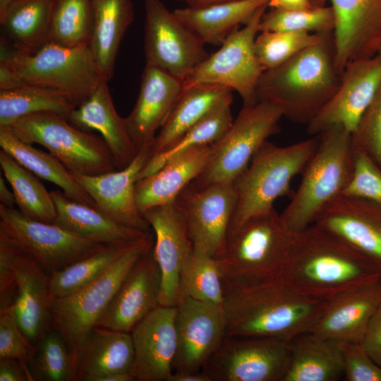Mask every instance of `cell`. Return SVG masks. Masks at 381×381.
<instances>
[{
  "mask_svg": "<svg viewBox=\"0 0 381 381\" xmlns=\"http://www.w3.org/2000/svg\"><path fill=\"white\" fill-rule=\"evenodd\" d=\"M381 279V270L329 231L312 224L294 233L282 281L327 301Z\"/></svg>",
  "mask_w": 381,
  "mask_h": 381,
  "instance_id": "6da1fadb",
  "label": "cell"
},
{
  "mask_svg": "<svg viewBox=\"0 0 381 381\" xmlns=\"http://www.w3.org/2000/svg\"><path fill=\"white\" fill-rule=\"evenodd\" d=\"M335 54L334 31L326 32L318 43L262 72L256 87L258 102L272 103L294 123L308 124L339 86Z\"/></svg>",
  "mask_w": 381,
  "mask_h": 381,
  "instance_id": "7a4b0ae2",
  "label": "cell"
},
{
  "mask_svg": "<svg viewBox=\"0 0 381 381\" xmlns=\"http://www.w3.org/2000/svg\"><path fill=\"white\" fill-rule=\"evenodd\" d=\"M327 303L296 292L282 280L225 290L226 335L291 341L312 329Z\"/></svg>",
  "mask_w": 381,
  "mask_h": 381,
  "instance_id": "3957f363",
  "label": "cell"
},
{
  "mask_svg": "<svg viewBox=\"0 0 381 381\" xmlns=\"http://www.w3.org/2000/svg\"><path fill=\"white\" fill-rule=\"evenodd\" d=\"M293 236L274 208L229 233L214 257L224 291L282 280Z\"/></svg>",
  "mask_w": 381,
  "mask_h": 381,
  "instance_id": "277c9868",
  "label": "cell"
},
{
  "mask_svg": "<svg viewBox=\"0 0 381 381\" xmlns=\"http://www.w3.org/2000/svg\"><path fill=\"white\" fill-rule=\"evenodd\" d=\"M1 82L6 89L38 85L67 93L81 103L103 82L90 47L47 42L37 50H19L1 38Z\"/></svg>",
  "mask_w": 381,
  "mask_h": 381,
  "instance_id": "5b68a950",
  "label": "cell"
},
{
  "mask_svg": "<svg viewBox=\"0 0 381 381\" xmlns=\"http://www.w3.org/2000/svg\"><path fill=\"white\" fill-rule=\"evenodd\" d=\"M318 135V147L301 173L300 184L280 213L292 233L313 224L323 207L341 194L352 175L351 133L337 125Z\"/></svg>",
  "mask_w": 381,
  "mask_h": 381,
  "instance_id": "8992f818",
  "label": "cell"
},
{
  "mask_svg": "<svg viewBox=\"0 0 381 381\" xmlns=\"http://www.w3.org/2000/svg\"><path fill=\"white\" fill-rule=\"evenodd\" d=\"M154 243L150 231L95 281L70 295L52 300V326L66 344L75 375L92 332L133 267Z\"/></svg>",
  "mask_w": 381,
  "mask_h": 381,
  "instance_id": "52a82bcc",
  "label": "cell"
},
{
  "mask_svg": "<svg viewBox=\"0 0 381 381\" xmlns=\"http://www.w3.org/2000/svg\"><path fill=\"white\" fill-rule=\"evenodd\" d=\"M318 143L319 135H315L286 146L268 140L262 144L233 183L237 198L228 234L248 219L272 210L277 198L291 192L292 179L301 174Z\"/></svg>",
  "mask_w": 381,
  "mask_h": 381,
  "instance_id": "ba28073f",
  "label": "cell"
},
{
  "mask_svg": "<svg viewBox=\"0 0 381 381\" xmlns=\"http://www.w3.org/2000/svg\"><path fill=\"white\" fill-rule=\"evenodd\" d=\"M6 127L21 140L46 147L71 172L96 176L118 170L102 138L77 128L61 115L32 114Z\"/></svg>",
  "mask_w": 381,
  "mask_h": 381,
  "instance_id": "9c48e42d",
  "label": "cell"
},
{
  "mask_svg": "<svg viewBox=\"0 0 381 381\" xmlns=\"http://www.w3.org/2000/svg\"><path fill=\"white\" fill-rule=\"evenodd\" d=\"M282 117L281 109L267 101L243 106L225 134L212 143L209 164L192 183L196 186L234 183L262 144L280 131Z\"/></svg>",
  "mask_w": 381,
  "mask_h": 381,
  "instance_id": "30bf717a",
  "label": "cell"
},
{
  "mask_svg": "<svg viewBox=\"0 0 381 381\" xmlns=\"http://www.w3.org/2000/svg\"><path fill=\"white\" fill-rule=\"evenodd\" d=\"M268 4L260 7L241 28L234 30L212 54H210L183 80V88L199 84L218 85L236 90L243 106L258 102L256 87L264 71L254 51L255 40Z\"/></svg>",
  "mask_w": 381,
  "mask_h": 381,
  "instance_id": "8fae6325",
  "label": "cell"
},
{
  "mask_svg": "<svg viewBox=\"0 0 381 381\" xmlns=\"http://www.w3.org/2000/svg\"><path fill=\"white\" fill-rule=\"evenodd\" d=\"M0 236L30 255L49 275L105 245L1 204Z\"/></svg>",
  "mask_w": 381,
  "mask_h": 381,
  "instance_id": "7c38bea8",
  "label": "cell"
},
{
  "mask_svg": "<svg viewBox=\"0 0 381 381\" xmlns=\"http://www.w3.org/2000/svg\"><path fill=\"white\" fill-rule=\"evenodd\" d=\"M289 341L226 335L201 372L210 381H283L290 363Z\"/></svg>",
  "mask_w": 381,
  "mask_h": 381,
  "instance_id": "4fadbf2b",
  "label": "cell"
},
{
  "mask_svg": "<svg viewBox=\"0 0 381 381\" xmlns=\"http://www.w3.org/2000/svg\"><path fill=\"white\" fill-rule=\"evenodd\" d=\"M145 65L183 80L210 54L205 44L161 0H143Z\"/></svg>",
  "mask_w": 381,
  "mask_h": 381,
  "instance_id": "5bb4252c",
  "label": "cell"
},
{
  "mask_svg": "<svg viewBox=\"0 0 381 381\" xmlns=\"http://www.w3.org/2000/svg\"><path fill=\"white\" fill-rule=\"evenodd\" d=\"M233 183L196 186L192 182L176 199L186 220L195 249L213 257L227 237L236 204Z\"/></svg>",
  "mask_w": 381,
  "mask_h": 381,
  "instance_id": "9a60e30c",
  "label": "cell"
},
{
  "mask_svg": "<svg viewBox=\"0 0 381 381\" xmlns=\"http://www.w3.org/2000/svg\"><path fill=\"white\" fill-rule=\"evenodd\" d=\"M175 324L177 350L173 372H201L226 336L222 306L181 294Z\"/></svg>",
  "mask_w": 381,
  "mask_h": 381,
  "instance_id": "2e32d148",
  "label": "cell"
},
{
  "mask_svg": "<svg viewBox=\"0 0 381 381\" xmlns=\"http://www.w3.org/2000/svg\"><path fill=\"white\" fill-rule=\"evenodd\" d=\"M380 85L381 52L347 64L337 92L306 125L307 134L318 135L337 125L352 133Z\"/></svg>",
  "mask_w": 381,
  "mask_h": 381,
  "instance_id": "e0dca14e",
  "label": "cell"
},
{
  "mask_svg": "<svg viewBox=\"0 0 381 381\" xmlns=\"http://www.w3.org/2000/svg\"><path fill=\"white\" fill-rule=\"evenodd\" d=\"M142 214L155 236L153 250L161 272L159 306H176L181 273L194 250L186 218L176 201L152 207Z\"/></svg>",
  "mask_w": 381,
  "mask_h": 381,
  "instance_id": "ac0fdd59",
  "label": "cell"
},
{
  "mask_svg": "<svg viewBox=\"0 0 381 381\" xmlns=\"http://www.w3.org/2000/svg\"><path fill=\"white\" fill-rule=\"evenodd\" d=\"M331 3L335 16V67L373 56L381 44V0H310L313 7Z\"/></svg>",
  "mask_w": 381,
  "mask_h": 381,
  "instance_id": "d6986e66",
  "label": "cell"
},
{
  "mask_svg": "<svg viewBox=\"0 0 381 381\" xmlns=\"http://www.w3.org/2000/svg\"><path fill=\"white\" fill-rule=\"evenodd\" d=\"M313 224L381 270V204L341 194L323 207Z\"/></svg>",
  "mask_w": 381,
  "mask_h": 381,
  "instance_id": "ffe728a7",
  "label": "cell"
},
{
  "mask_svg": "<svg viewBox=\"0 0 381 381\" xmlns=\"http://www.w3.org/2000/svg\"><path fill=\"white\" fill-rule=\"evenodd\" d=\"M151 145L140 149L131 163L120 170L96 176L71 171L101 211L122 225L145 232L151 227L137 207L135 186L152 157Z\"/></svg>",
  "mask_w": 381,
  "mask_h": 381,
  "instance_id": "44dd1931",
  "label": "cell"
},
{
  "mask_svg": "<svg viewBox=\"0 0 381 381\" xmlns=\"http://www.w3.org/2000/svg\"><path fill=\"white\" fill-rule=\"evenodd\" d=\"M176 306H158L131 332L137 381H167L177 350Z\"/></svg>",
  "mask_w": 381,
  "mask_h": 381,
  "instance_id": "7402d4cb",
  "label": "cell"
},
{
  "mask_svg": "<svg viewBox=\"0 0 381 381\" xmlns=\"http://www.w3.org/2000/svg\"><path fill=\"white\" fill-rule=\"evenodd\" d=\"M161 272L153 248L133 267L97 327L131 332L159 306Z\"/></svg>",
  "mask_w": 381,
  "mask_h": 381,
  "instance_id": "603a6c76",
  "label": "cell"
},
{
  "mask_svg": "<svg viewBox=\"0 0 381 381\" xmlns=\"http://www.w3.org/2000/svg\"><path fill=\"white\" fill-rule=\"evenodd\" d=\"M183 90V81L145 65L135 105L125 123L135 149L151 145Z\"/></svg>",
  "mask_w": 381,
  "mask_h": 381,
  "instance_id": "cb8c5ba5",
  "label": "cell"
},
{
  "mask_svg": "<svg viewBox=\"0 0 381 381\" xmlns=\"http://www.w3.org/2000/svg\"><path fill=\"white\" fill-rule=\"evenodd\" d=\"M9 243L16 282L11 308L21 330L36 344L53 327L49 274L30 255Z\"/></svg>",
  "mask_w": 381,
  "mask_h": 381,
  "instance_id": "d4e9b609",
  "label": "cell"
},
{
  "mask_svg": "<svg viewBox=\"0 0 381 381\" xmlns=\"http://www.w3.org/2000/svg\"><path fill=\"white\" fill-rule=\"evenodd\" d=\"M381 304V279L329 301L311 332L340 341H361Z\"/></svg>",
  "mask_w": 381,
  "mask_h": 381,
  "instance_id": "484cf974",
  "label": "cell"
},
{
  "mask_svg": "<svg viewBox=\"0 0 381 381\" xmlns=\"http://www.w3.org/2000/svg\"><path fill=\"white\" fill-rule=\"evenodd\" d=\"M213 150L212 144L186 150L155 173L138 180L135 197L140 212L175 201L181 192L204 171Z\"/></svg>",
  "mask_w": 381,
  "mask_h": 381,
  "instance_id": "4316f807",
  "label": "cell"
},
{
  "mask_svg": "<svg viewBox=\"0 0 381 381\" xmlns=\"http://www.w3.org/2000/svg\"><path fill=\"white\" fill-rule=\"evenodd\" d=\"M67 119L82 130L97 131L111 150L118 170L129 165L139 152L128 135L125 119L114 107L107 81H103Z\"/></svg>",
  "mask_w": 381,
  "mask_h": 381,
  "instance_id": "83f0119b",
  "label": "cell"
},
{
  "mask_svg": "<svg viewBox=\"0 0 381 381\" xmlns=\"http://www.w3.org/2000/svg\"><path fill=\"white\" fill-rule=\"evenodd\" d=\"M289 344L290 363L283 381H336L344 377L341 341L308 331Z\"/></svg>",
  "mask_w": 381,
  "mask_h": 381,
  "instance_id": "f1b7e54d",
  "label": "cell"
},
{
  "mask_svg": "<svg viewBox=\"0 0 381 381\" xmlns=\"http://www.w3.org/2000/svg\"><path fill=\"white\" fill-rule=\"evenodd\" d=\"M56 210L54 224L102 244L135 241L148 232L131 229L110 217L98 208L77 202L62 190L51 191Z\"/></svg>",
  "mask_w": 381,
  "mask_h": 381,
  "instance_id": "f546056e",
  "label": "cell"
},
{
  "mask_svg": "<svg viewBox=\"0 0 381 381\" xmlns=\"http://www.w3.org/2000/svg\"><path fill=\"white\" fill-rule=\"evenodd\" d=\"M134 361L131 332L96 327L82 353L75 381H100L111 374H132Z\"/></svg>",
  "mask_w": 381,
  "mask_h": 381,
  "instance_id": "4dcf8cb0",
  "label": "cell"
},
{
  "mask_svg": "<svg viewBox=\"0 0 381 381\" xmlns=\"http://www.w3.org/2000/svg\"><path fill=\"white\" fill-rule=\"evenodd\" d=\"M231 92L229 88L218 85L199 84L183 88L152 143L151 159L169 149Z\"/></svg>",
  "mask_w": 381,
  "mask_h": 381,
  "instance_id": "1f68e13d",
  "label": "cell"
},
{
  "mask_svg": "<svg viewBox=\"0 0 381 381\" xmlns=\"http://www.w3.org/2000/svg\"><path fill=\"white\" fill-rule=\"evenodd\" d=\"M269 1L237 0L203 7L186 6L173 12L205 44L221 46L234 30L246 24Z\"/></svg>",
  "mask_w": 381,
  "mask_h": 381,
  "instance_id": "d6a6232c",
  "label": "cell"
},
{
  "mask_svg": "<svg viewBox=\"0 0 381 381\" xmlns=\"http://www.w3.org/2000/svg\"><path fill=\"white\" fill-rule=\"evenodd\" d=\"M94 27L90 48L105 80L112 78L122 39L133 21L131 0H92Z\"/></svg>",
  "mask_w": 381,
  "mask_h": 381,
  "instance_id": "836d02e7",
  "label": "cell"
},
{
  "mask_svg": "<svg viewBox=\"0 0 381 381\" xmlns=\"http://www.w3.org/2000/svg\"><path fill=\"white\" fill-rule=\"evenodd\" d=\"M0 147L35 175L59 186L69 198L98 208L91 196L58 159L21 140L8 127L0 126Z\"/></svg>",
  "mask_w": 381,
  "mask_h": 381,
  "instance_id": "e575fe53",
  "label": "cell"
},
{
  "mask_svg": "<svg viewBox=\"0 0 381 381\" xmlns=\"http://www.w3.org/2000/svg\"><path fill=\"white\" fill-rule=\"evenodd\" d=\"M81 104L71 95L52 87L23 84L0 90V126L32 114L52 112L66 118Z\"/></svg>",
  "mask_w": 381,
  "mask_h": 381,
  "instance_id": "d590c367",
  "label": "cell"
},
{
  "mask_svg": "<svg viewBox=\"0 0 381 381\" xmlns=\"http://www.w3.org/2000/svg\"><path fill=\"white\" fill-rule=\"evenodd\" d=\"M54 0H20L0 18L4 37L16 49L32 52L48 42Z\"/></svg>",
  "mask_w": 381,
  "mask_h": 381,
  "instance_id": "8d00e7d4",
  "label": "cell"
},
{
  "mask_svg": "<svg viewBox=\"0 0 381 381\" xmlns=\"http://www.w3.org/2000/svg\"><path fill=\"white\" fill-rule=\"evenodd\" d=\"M138 240L129 243L105 244L65 268L49 274L52 298L70 295L95 281Z\"/></svg>",
  "mask_w": 381,
  "mask_h": 381,
  "instance_id": "74e56055",
  "label": "cell"
},
{
  "mask_svg": "<svg viewBox=\"0 0 381 381\" xmlns=\"http://www.w3.org/2000/svg\"><path fill=\"white\" fill-rule=\"evenodd\" d=\"M0 166L12 188L19 210L34 219L54 223L56 210L51 192L33 173L3 150H0Z\"/></svg>",
  "mask_w": 381,
  "mask_h": 381,
  "instance_id": "f35d334b",
  "label": "cell"
},
{
  "mask_svg": "<svg viewBox=\"0 0 381 381\" xmlns=\"http://www.w3.org/2000/svg\"><path fill=\"white\" fill-rule=\"evenodd\" d=\"M232 99V93L226 96L169 149L150 159L140 174L138 180L155 173L169 159L186 150L218 141L233 122Z\"/></svg>",
  "mask_w": 381,
  "mask_h": 381,
  "instance_id": "ab89813d",
  "label": "cell"
},
{
  "mask_svg": "<svg viewBox=\"0 0 381 381\" xmlns=\"http://www.w3.org/2000/svg\"><path fill=\"white\" fill-rule=\"evenodd\" d=\"M93 27L92 0H54L48 42L71 48L89 47Z\"/></svg>",
  "mask_w": 381,
  "mask_h": 381,
  "instance_id": "60d3db41",
  "label": "cell"
},
{
  "mask_svg": "<svg viewBox=\"0 0 381 381\" xmlns=\"http://www.w3.org/2000/svg\"><path fill=\"white\" fill-rule=\"evenodd\" d=\"M180 292L199 301L222 306L224 287L214 257L194 248L181 273Z\"/></svg>",
  "mask_w": 381,
  "mask_h": 381,
  "instance_id": "b9f144b4",
  "label": "cell"
},
{
  "mask_svg": "<svg viewBox=\"0 0 381 381\" xmlns=\"http://www.w3.org/2000/svg\"><path fill=\"white\" fill-rule=\"evenodd\" d=\"M35 380L75 381V369L66 344L54 327L44 333L35 344L29 363Z\"/></svg>",
  "mask_w": 381,
  "mask_h": 381,
  "instance_id": "7bdbcfd3",
  "label": "cell"
},
{
  "mask_svg": "<svg viewBox=\"0 0 381 381\" xmlns=\"http://www.w3.org/2000/svg\"><path fill=\"white\" fill-rule=\"evenodd\" d=\"M335 16L329 6L302 10L272 8L265 13L260 23V32H294L321 33L334 31Z\"/></svg>",
  "mask_w": 381,
  "mask_h": 381,
  "instance_id": "ee69618b",
  "label": "cell"
},
{
  "mask_svg": "<svg viewBox=\"0 0 381 381\" xmlns=\"http://www.w3.org/2000/svg\"><path fill=\"white\" fill-rule=\"evenodd\" d=\"M324 33L262 31L255 40V54L264 71L274 68L320 42Z\"/></svg>",
  "mask_w": 381,
  "mask_h": 381,
  "instance_id": "f6af8a7d",
  "label": "cell"
},
{
  "mask_svg": "<svg viewBox=\"0 0 381 381\" xmlns=\"http://www.w3.org/2000/svg\"><path fill=\"white\" fill-rule=\"evenodd\" d=\"M351 136L353 149L365 153L381 167V85Z\"/></svg>",
  "mask_w": 381,
  "mask_h": 381,
  "instance_id": "bcb514c9",
  "label": "cell"
},
{
  "mask_svg": "<svg viewBox=\"0 0 381 381\" xmlns=\"http://www.w3.org/2000/svg\"><path fill=\"white\" fill-rule=\"evenodd\" d=\"M341 195L381 204V167L365 153L354 150L352 175Z\"/></svg>",
  "mask_w": 381,
  "mask_h": 381,
  "instance_id": "7dc6e473",
  "label": "cell"
},
{
  "mask_svg": "<svg viewBox=\"0 0 381 381\" xmlns=\"http://www.w3.org/2000/svg\"><path fill=\"white\" fill-rule=\"evenodd\" d=\"M35 351V344L21 330L12 308L0 312V358H16L29 368Z\"/></svg>",
  "mask_w": 381,
  "mask_h": 381,
  "instance_id": "c3c4849f",
  "label": "cell"
},
{
  "mask_svg": "<svg viewBox=\"0 0 381 381\" xmlns=\"http://www.w3.org/2000/svg\"><path fill=\"white\" fill-rule=\"evenodd\" d=\"M344 377L346 381H381V365L366 352L361 341H341Z\"/></svg>",
  "mask_w": 381,
  "mask_h": 381,
  "instance_id": "681fc988",
  "label": "cell"
},
{
  "mask_svg": "<svg viewBox=\"0 0 381 381\" xmlns=\"http://www.w3.org/2000/svg\"><path fill=\"white\" fill-rule=\"evenodd\" d=\"M11 258V245L0 236V312L11 307L14 301L16 282Z\"/></svg>",
  "mask_w": 381,
  "mask_h": 381,
  "instance_id": "f907efd6",
  "label": "cell"
},
{
  "mask_svg": "<svg viewBox=\"0 0 381 381\" xmlns=\"http://www.w3.org/2000/svg\"><path fill=\"white\" fill-rule=\"evenodd\" d=\"M361 343L373 361L381 365V304L372 316Z\"/></svg>",
  "mask_w": 381,
  "mask_h": 381,
  "instance_id": "816d5d0a",
  "label": "cell"
},
{
  "mask_svg": "<svg viewBox=\"0 0 381 381\" xmlns=\"http://www.w3.org/2000/svg\"><path fill=\"white\" fill-rule=\"evenodd\" d=\"M28 367L13 358H0V381H34Z\"/></svg>",
  "mask_w": 381,
  "mask_h": 381,
  "instance_id": "f5cc1de1",
  "label": "cell"
},
{
  "mask_svg": "<svg viewBox=\"0 0 381 381\" xmlns=\"http://www.w3.org/2000/svg\"><path fill=\"white\" fill-rule=\"evenodd\" d=\"M269 6L286 10H302L313 8L310 0H270Z\"/></svg>",
  "mask_w": 381,
  "mask_h": 381,
  "instance_id": "db71d44e",
  "label": "cell"
},
{
  "mask_svg": "<svg viewBox=\"0 0 381 381\" xmlns=\"http://www.w3.org/2000/svg\"><path fill=\"white\" fill-rule=\"evenodd\" d=\"M167 381H210V379L202 372H172Z\"/></svg>",
  "mask_w": 381,
  "mask_h": 381,
  "instance_id": "11a10c76",
  "label": "cell"
},
{
  "mask_svg": "<svg viewBox=\"0 0 381 381\" xmlns=\"http://www.w3.org/2000/svg\"><path fill=\"white\" fill-rule=\"evenodd\" d=\"M0 204L8 208H14L16 205L15 195L7 187L2 174L0 176Z\"/></svg>",
  "mask_w": 381,
  "mask_h": 381,
  "instance_id": "9f6ffc18",
  "label": "cell"
},
{
  "mask_svg": "<svg viewBox=\"0 0 381 381\" xmlns=\"http://www.w3.org/2000/svg\"><path fill=\"white\" fill-rule=\"evenodd\" d=\"M184 2L187 6L203 7L217 4L234 1L237 0H178Z\"/></svg>",
  "mask_w": 381,
  "mask_h": 381,
  "instance_id": "6f0895ef",
  "label": "cell"
},
{
  "mask_svg": "<svg viewBox=\"0 0 381 381\" xmlns=\"http://www.w3.org/2000/svg\"><path fill=\"white\" fill-rule=\"evenodd\" d=\"M20 0H0V18H1L8 7Z\"/></svg>",
  "mask_w": 381,
  "mask_h": 381,
  "instance_id": "680465c9",
  "label": "cell"
},
{
  "mask_svg": "<svg viewBox=\"0 0 381 381\" xmlns=\"http://www.w3.org/2000/svg\"><path fill=\"white\" fill-rule=\"evenodd\" d=\"M379 52H381V44H380V49H379Z\"/></svg>",
  "mask_w": 381,
  "mask_h": 381,
  "instance_id": "91938a15",
  "label": "cell"
}]
</instances>
